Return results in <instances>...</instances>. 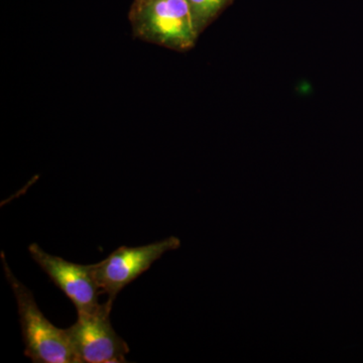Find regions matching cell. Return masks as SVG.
Here are the masks:
<instances>
[{
  "label": "cell",
  "instance_id": "obj_1",
  "mask_svg": "<svg viewBox=\"0 0 363 363\" xmlns=\"http://www.w3.org/2000/svg\"><path fill=\"white\" fill-rule=\"evenodd\" d=\"M1 259L4 274L16 296L26 357L37 363H78L66 329L58 328L45 317L32 292L9 269L4 252Z\"/></svg>",
  "mask_w": 363,
  "mask_h": 363
},
{
  "label": "cell",
  "instance_id": "obj_6",
  "mask_svg": "<svg viewBox=\"0 0 363 363\" xmlns=\"http://www.w3.org/2000/svg\"><path fill=\"white\" fill-rule=\"evenodd\" d=\"M227 2L228 0H188L198 32L220 13Z\"/></svg>",
  "mask_w": 363,
  "mask_h": 363
},
{
  "label": "cell",
  "instance_id": "obj_3",
  "mask_svg": "<svg viewBox=\"0 0 363 363\" xmlns=\"http://www.w3.org/2000/svg\"><path fill=\"white\" fill-rule=\"evenodd\" d=\"M111 309L106 302L97 311L77 313V321L66 329L78 363L126 362L130 348L112 327Z\"/></svg>",
  "mask_w": 363,
  "mask_h": 363
},
{
  "label": "cell",
  "instance_id": "obj_5",
  "mask_svg": "<svg viewBox=\"0 0 363 363\" xmlns=\"http://www.w3.org/2000/svg\"><path fill=\"white\" fill-rule=\"evenodd\" d=\"M28 252L60 290L70 298L77 313L97 311L102 304L94 276V264H78L44 252L37 243L28 247Z\"/></svg>",
  "mask_w": 363,
  "mask_h": 363
},
{
  "label": "cell",
  "instance_id": "obj_4",
  "mask_svg": "<svg viewBox=\"0 0 363 363\" xmlns=\"http://www.w3.org/2000/svg\"><path fill=\"white\" fill-rule=\"evenodd\" d=\"M178 238H166L143 247H121L106 259L94 264V276L100 292L108 296L107 303L113 305L119 292L149 271L164 253L180 247Z\"/></svg>",
  "mask_w": 363,
  "mask_h": 363
},
{
  "label": "cell",
  "instance_id": "obj_2",
  "mask_svg": "<svg viewBox=\"0 0 363 363\" xmlns=\"http://www.w3.org/2000/svg\"><path fill=\"white\" fill-rule=\"evenodd\" d=\"M128 16L135 37L169 49H189L199 33L188 0H135Z\"/></svg>",
  "mask_w": 363,
  "mask_h": 363
}]
</instances>
